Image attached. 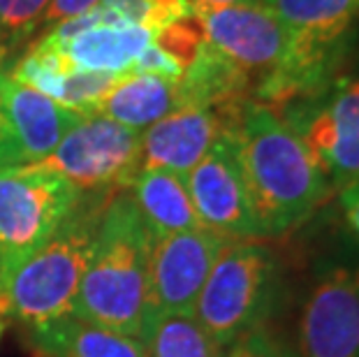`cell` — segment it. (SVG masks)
<instances>
[{"label":"cell","instance_id":"9a60e30c","mask_svg":"<svg viewBox=\"0 0 359 357\" xmlns=\"http://www.w3.org/2000/svg\"><path fill=\"white\" fill-rule=\"evenodd\" d=\"M128 191L154 237L202 227L183 174L170 170H140Z\"/></svg>","mask_w":359,"mask_h":357},{"label":"cell","instance_id":"ba28073f","mask_svg":"<svg viewBox=\"0 0 359 357\" xmlns=\"http://www.w3.org/2000/svg\"><path fill=\"white\" fill-rule=\"evenodd\" d=\"M294 357H359V260H336L316 271L304 292Z\"/></svg>","mask_w":359,"mask_h":357},{"label":"cell","instance_id":"f1b7e54d","mask_svg":"<svg viewBox=\"0 0 359 357\" xmlns=\"http://www.w3.org/2000/svg\"><path fill=\"white\" fill-rule=\"evenodd\" d=\"M7 54H5V49H3V44H0V63H3V58H5Z\"/></svg>","mask_w":359,"mask_h":357},{"label":"cell","instance_id":"9c48e42d","mask_svg":"<svg viewBox=\"0 0 359 357\" xmlns=\"http://www.w3.org/2000/svg\"><path fill=\"white\" fill-rule=\"evenodd\" d=\"M186 184L204 230L227 241L262 239L250 207L234 128L213 142L206 156L186 174Z\"/></svg>","mask_w":359,"mask_h":357},{"label":"cell","instance_id":"d4e9b609","mask_svg":"<svg viewBox=\"0 0 359 357\" xmlns=\"http://www.w3.org/2000/svg\"><path fill=\"white\" fill-rule=\"evenodd\" d=\"M5 86H7V72L0 70V167H12V163H10V121H7Z\"/></svg>","mask_w":359,"mask_h":357},{"label":"cell","instance_id":"ffe728a7","mask_svg":"<svg viewBox=\"0 0 359 357\" xmlns=\"http://www.w3.org/2000/svg\"><path fill=\"white\" fill-rule=\"evenodd\" d=\"M154 42L167 56H172L177 63L183 67V72L195 63V58L202 54V49L206 47L209 37L202 19L197 17V12L193 10L186 17H181L172 24H167L154 35Z\"/></svg>","mask_w":359,"mask_h":357},{"label":"cell","instance_id":"30bf717a","mask_svg":"<svg viewBox=\"0 0 359 357\" xmlns=\"http://www.w3.org/2000/svg\"><path fill=\"white\" fill-rule=\"evenodd\" d=\"M227 239L209 230H188L156 237L149 262V318L195 314L211 267Z\"/></svg>","mask_w":359,"mask_h":357},{"label":"cell","instance_id":"4fadbf2b","mask_svg":"<svg viewBox=\"0 0 359 357\" xmlns=\"http://www.w3.org/2000/svg\"><path fill=\"white\" fill-rule=\"evenodd\" d=\"M262 5L334 63L346 65L355 54L359 0H262Z\"/></svg>","mask_w":359,"mask_h":357},{"label":"cell","instance_id":"7c38bea8","mask_svg":"<svg viewBox=\"0 0 359 357\" xmlns=\"http://www.w3.org/2000/svg\"><path fill=\"white\" fill-rule=\"evenodd\" d=\"M7 121H10V163L12 167L44 161L67 130L83 119L81 114L53 102L51 97L14 81L7 74L5 86Z\"/></svg>","mask_w":359,"mask_h":357},{"label":"cell","instance_id":"2e32d148","mask_svg":"<svg viewBox=\"0 0 359 357\" xmlns=\"http://www.w3.org/2000/svg\"><path fill=\"white\" fill-rule=\"evenodd\" d=\"M151 42H154V30L135 24H118L83 30L70 42H65L63 47L53 49H58L74 70L109 72L126 77L140 51Z\"/></svg>","mask_w":359,"mask_h":357},{"label":"cell","instance_id":"8fae6325","mask_svg":"<svg viewBox=\"0 0 359 357\" xmlns=\"http://www.w3.org/2000/svg\"><path fill=\"white\" fill-rule=\"evenodd\" d=\"M239 116L241 114L230 116L209 107L183 105L142 130L140 170H170L186 177L213 142L236 126Z\"/></svg>","mask_w":359,"mask_h":357},{"label":"cell","instance_id":"e0dca14e","mask_svg":"<svg viewBox=\"0 0 359 357\" xmlns=\"http://www.w3.org/2000/svg\"><path fill=\"white\" fill-rule=\"evenodd\" d=\"M179 107H183L179 81L149 74H126L93 114L142 133Z\"/></svg>","mask_w":359,"mask_h":357},{"label":"cell","instance_id":"8992f818","mask_svg":"<svg viewBox=\"0 0 359 357\" xmlns=\"http://www.w3.org/2000/svg\"><path fill=\"white\" fill-rule=\"evenodd\" d=\"M276 112L304 140L334 193L359 184V70H343L320 93Z\"/></svg>","mask_w":359,"mask_h":357},{"label":"cell","instance_id":"83f0119b","mask_svg":"<svg viewBox=\"0 0 359 357\" xmlns=\"http://www.w3.org/2000/svg\"><path fill=\"white\" fill-rule=\"evenodd\" d=\"M3 330H5V318H3V314H0V334H3Z\"/></svg>","mask_w":359,"mask_h":357},{"label":"cell","instance_id":"52a82bcc","mask_svg":"<svg viewBox=\"0 0 359 357\" xmlns=\"http://www.w3.org/2000/svg\"><path fill=\"white\" fill-rule=\"evenodd\" d=\"M142 133L104 116H83L40 163L81 193H109L133 184L140 172Z\"/></svg>","mask_w":359,"mask_h":357},{"label":"cell","instance_id":"6da1fadb","mask_svg":"<svg viewBox=\"0 0 359 357\" xmlns=\"http://www.w3.org/2000/svg\"><path fill=\"white\" fill-rule=\"evenodd\" d=\"M234 140L264 241L292 234L334 195L309 147L276 109L246 102Z\"/></svg>","mask_w":359,"mask_h":357},{"label":"cell","instance_id":"484cf974","mask_svg":"<svg viewBox=\"0 0 359 357\" xmlns=\"http://www.w3.org/2000/svg\"><path fill=\"white\" fill-rule=\"evenodd\" d=\"M341 214L346 220L348 230L359 239V184L341 191Z\"/></svg>","mask_w":359,"mask_h":357},{"label":"cell","instance_id":"7402d4cb","mask_svg":"<svg viewBox=\"0 0 359 357\" xmlns=\"http://www.w3.org/2000/svg\"><path fill=\"white\" fill-rule=\"evenodd\" d=\"M225 357H294V353L269 325H264L234 341L225 351Z\"/></svg>","mask_w":359,"mask_h":357},{"label":"cell","instance_id":"ac0fdd59","mask_svg":"<svg viewBox=\"0 0 359 357\" xmlns=\"http://www.w3.org/2000/svg\"><path fill=\"white\" fill-rule=\"evenodd\" d=\"M147 357H225L193 314H170L151 318L144 328Z\"/></svg>","mask_w":359,"mask_h":357},{"label":"cell","instance_id":"cb8c5ba5","mask_svg":"<svg viewBox=\"0 0 359 357\" xmlns=\"http://www.w3.org/2000/svg\"><path fill=\"white\" fill-rule=\"evenodd\" d=\"M97 3H100V0H51L40 26L47 30L51 26L60 24V21L74 19V17H79V14L88 12L90 7H95Z\"/></svg>","mask_w":359,"mask_h":357},{"label":"cell","instance_id":"5bb4252c","mask_svg":"<svg viewBox=\"0 0 359 357\" xmlns=\"http://www.w3.org/2000/svg\"><path fill=\"white\" fill-rule=\"evenodd\" d=\"M26 341L40 357H147L142 339L67 314L24 328Z\"/></svg>","mask_w":359,"mask_h":357},{"label":"cell","instance_id":"5b68a950","mask_svg":"<svg viewBox=\"0 0 359 357\" xmlns=\"http://www.w3.org/2000/svg\"><path fill=\"white\" fill-rule=\"evenodd\" d=\"M81 197L70 181L37 165L0 167V290Z\"/></svg>","mask_w":359,"mask_h":357},{"label":"cell","instance_id":"277c9868","mask_svg":"<svg viewBox=\"0 0 359 357\" xmlns=\"http://www.w3.org/2000/svg\"><path fill=\"white\" fill-rule=\"evenodd\" d=\"M283 290V260L264 239L227 241L195 304L197 323L220 348L269 325Z\"/></svg>","mask_w":359,"mask_h":357},{"label":"cell","instance_id":"4316f807","mask_svg":"<svg viewBox=\"0 0 359 357\" xmlns=\"http://www.w3.org/2000/svg\"><path fill=\"white\" fill-rule=\"evenodd\" d=\"M193 7H227V5H255L262 0H188Z\"/></svg>","mask_w":359,"mask_h":357},{"label":"cell","instance_id":"d6986e66","mask_svg":"<svg viewBox=\"0 0 359 357\" xmlns=\"http://www.w3.org/2000/svg\"><path fill=\"white\" fill-rule=\"evenodd\" d=\"M100 5L107 7L121 24L144 26L154 30V35L163 26L195 10L188 0H100Z\"/></svg>","mask_w":359,"mask_h":357},{"label":"cell","instance_id":"603a6c76","mask_svg":"<svg viewBox=\"0 0 359 357\" xmlns=\"http://www.w3.org/2000/svg\"><path fill=\"white\" fill-rule=\"evenodd\" d=\"M126 74H149V77L181 81L183 67L172 56H167L156 42H151L140 51V56L135 58V63L130 65V70Z\"/></svg>","mask_w":359,"mask_h":357},{"label":"cell","instance_id":"3957f363","mask_svg":"<svg viewBox=\"0 0 359 357\" xmlns=\"http://www.w3.org/2000/svg\"><path fill=\"white\" fill-rule=\"evenodd\" d=\"M109 193H83L81 202L0 290V314L24 328L72 314Z\"/></svg>","mask_w":359,"mask_h":357},{"label":"cell","instance_id":"7a4b0ae2","mask_svg":"<svg viewBox=\"0 0 359 357\" xmlns=\"http://www.w3.org/2000/svg\"><path fill=\"white\" fill-rule=\"evenodd\" d=\"M154 239L128 188L114 191L97 223L93 253L72 314L142 339L149 318V262Z\"/></svg>","mask_w":359,"mask_h":357},{"label":"cell","instance_id":"44dd1931","mask_svg":"<svg viewBox=\"0 0 359 357\" xmlns=\"http://www.w3.org/2000/svg\"><path fill=\"white\" fill-rule=\"evenodd\" d=\"M51 0H0V44L10 54L37 33Z\"/></svg>","mask_w":359,"mask_h":357}]
</instances>
